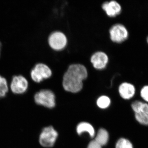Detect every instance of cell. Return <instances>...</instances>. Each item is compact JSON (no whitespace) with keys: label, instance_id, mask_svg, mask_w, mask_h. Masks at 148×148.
Here are the masks:
<instances>
[{"label":"cell","instance_id":"obj_1","mask_svg":"<svg viewBox=\"0 0 148 148\" xmlns=\"http://www.w3.org/2000/svg\"><path fill=\"white\" fill-rule=\"evenodd\" d=\"M88 76V72L84 65L71 64L63 76L62 84L64 90L73 93L79 92L82 89L84 81Z\"/></svg>","mask_w":148,"mask_h":148},{"label":"cell","instance_id":"obj_2","mask_svg":"<svg viewBox=\"0 0 148 148\" xmlns=\"http://www.w3.org/2000/svg\"><path fill=\"white\" fill-rule=\"evenodd\" d=\"M110 39L112 42L120 44L127 40L129 32L125 26L120 23H117L111 27L109 30Z\"/></svg>","mask_w":148,"mask_h":148},{"label":"cell","instance_id":"obj_3","mask_svg":"<svg viewBox=\"0 0 148 148\" xmlns=\"http://www.w3.org/2000/svg\"><path fill=\"white\" fill-rule=\"evenodd\" d=\"M51 69L46 64L38 63L36 64L31 72V76L35 82L40 83L44 79L49 78L52 76Z\"/></svg>","mask_w":148,"mask_h":148},{"label":"cell","instance_id":"obj_4","mask_svg":"<svg viewBox=\"0 0 148 148\" xmlns=\"http://www.w3.org/2000/svg\"><path fill=\"white\" fill-rule=\"evenodd\" d=\"M35 102L38 105L52 108L55 106V95L51 90L43 89L35 95Z\"/></svg>","mask_w":148,"mask_h":148},{"label":"cell","instance_id":"obj_5","mask_svg":"<svg viewBox=\"0 0 148 148\" xmlns=\"http://www.w3.org/2000/svg\"><path fill=\"white\" fill-rule=\"evenodd\" d=\"M48 42L52 49L60 51L66 47L68 43V39L63 32L55 31L49 35L48 38Z\"/></svg>","mask_w":148,"mask_h":148},{"label":"cell","instance_id":"obj_6","mask_svg":"<svg viewBox=\"0 0 148 148\" xmlns=\"http://www.w3.org/2000/svg\"><path fill=\"white\" fill-rule=\"evenodd\" d=\"M58 136V132L52 126L45 127L40 134V144L45 147H51L54 145Z\"/></svg>","mask_w":148,"mask_h":148},{"label":"cell","instance_id":"obj_7","mask_svg":"<svg viewBox=\"0 0 148 148\" xmlns=\"http://www.w3.org/2000/svg\"><path fill=\"white\" fill-rule=\"evenodd\" d=\"M29 83L27 79L22 75L14 76L10 84V89L14 94H21L27 91Z\"/></svg>","mask_w":148,"mask_h":148},{"label":"cell","instance_id":"obj_8","mask_svg":"<svg viewBox=\"0 0 148 148\" xmlns=\"http://www.w3.org/2000/svg\"><path fill=\"white\" fill-rule=\"evenodd\" d=\"M108 56L104 51H98L93 53L90 58V61L93 68L97 70L105 69L108 64Z\"/></svg>","mask_w":148,"mask_h":148},{"label":"cell","instance_id":"obj_9","mask_svg":"<svg viewBox=\"0 0 148 148\" xmlns=\"http://www.w3.org/2000/svg\"><path fill=\"white\" fill-rule=\"evenodd\" d=\"M118 91L122 98L125 100H130L135 96L136 88L133 84L125 82L119 85Z\"/></svg>","mask_w":148,"mask_h":148},{"label":"cell","instance_id":"obj_10","mask_svg":"<svg viewBox=\"0 0 148 148\" xmlns=\"http://www.w3.org/2000/svg\"><path fill=\"white\" fill-rule=\"evenodd\" d=\"M102 8L106 14L110 17L118 16L122 10L121 5L114 0L105 2L102 4Z\"/></svg>","mask_w":148,"mask_h":148},{"label":"cell","instance_id":"obj_11","mask_svg":"<svg viewBox=\"0 0 148 148\" xmlns=\"http://www.w3.org/2000/svg\"><path fill=\"white\" fill-rule=\"evenodd\" d=\"M76 130L79 135H81L84 132H86L89 134L90 138H93L95 135V130L92 125L85 122H82L78 125Z\"/></svg>","mask_w":148,"mask_h":148},{"label":"cell","instance_id":"obj_12","mask_svg":"<svg viewBox=\"0 0 148 148\" xmlns=\"http://www.w3.org/2000/svg\"><path fill=\"white\" fill-rule=\"evenodd\" d=\"M131 107L134 114L141 112L148 113V103L144 101L139 100L133 101L131 104Z\"/></svg>","mask_w":148,"mask_h":148},{"label":"cell","instance_id":"obj_13","mask_svg":"<svg viewBox=\"0 0 148 148\" xmlns=\"http://www.w3.org/2000/svg\"><path fill=\"white\" fill-rule=\"evenodd\" d=\"M109 135L106 130L101 128L98 130L95 140L101 146L106 145L108 142Z\"/></svg>","mask_w":148,"mask_h":148},{"label":"cell","instance_id":"obj_14","mask_svg":"<svg viewBox=\"0 0 148 148\" xmlns=\"http://www.w3.org/2000/svg\"><path fill=\"white\" fill-rule=\"evenodd\" d=\"M135 119L138 123L145 126H148V113L141 112L134 114Z\"/></svg>","mask_w":148,"mask_h":148},{"label":"cell","instance_id":"obj_15","mask_svg":"<svg viewBox=\"0 0 148 148\" xmlns=\"http://www.w3.org/2000/svg\"><path fill=\"white\" fill-rule=\"evenodd\" d=\"M115 148H134V146L131 141L127 138H120L116 144Z\"/></svg>","mask_w":148,"mask_h":148},{"label":"cell","instance_id":"obj_16","mask_svg":"<svg viewBox=\"0 0 148 148\" xmlns=\"http://www.w3.org/2000/svg\"><path fill=\"white\" fill-rule=\"evenodd\" d=\"M110 99L106 95H103L99 97L97 101L98 107L101 109L107 108L110 106Z\"/></svg>","mask_w":148,"mask_h":148},{"label":"cell","instance_id":"obj_17","mask_svg":"<svg viewBox=\"0 0 148 148\" xmlns=\"http://www.w3.org/2000/svg\"><path fill=\"white\" fill-rule=\"evenodd\" d=\"M8 91V86L6 79L0 75V98L4 97Z\"/></svg>","mask_w":148,"mask_h":148},{"label":"cell","instance_id":"obj_18","mask_svg":"<svg viewBox=\"0 0 148 148\" xmlns=\"http://www.w3.org/2000/svg\"><path fill=\"white\" fill-rule=\"evenodd\" d=\"M140 96L144 102L148 103V85L142 87L140 90Z\"/></svg>","mask_w":148,"mask_h":148},{"label":"cell","instance_id":"obj_19","mask_svg":"<svg viewBox=\"0 0 148 148\" xmlns=\"http://www.w3.org/2000/svg\"><path fill=\"white\" fill-rule=\"evenodd\" d=\"M87 148H102V146L95 140H93L89 143Z\"/></svg>","mask_w":148,"mask_h":148},{"label":"cell","instance_id":"obj_20","mask_svg":"<svg viewBox=\"0 0 148 148\" xmlns=\"http://www.w3.org/2000/svg\"><path fill=\"white\" fill-rule=\"evenodd\" d=\"M147 44H148V36L147 37Z\"/></svg>","mask_w":148,"mask_h":148},{"label":"cell","instance_id":"obj_21","mask_svg":"<svg viewBox=\"0 0 148 148\" xmlns=\"http://www.w3.org/2000/svg\"><path fill=\"white\" fill-rule=\"evenodd\" d=\"M1 43L0 42V51H1Z\"/></svg>","mask_w":148,"mask_h":148}]
</instances>
